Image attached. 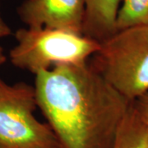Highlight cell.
I'll list each match as a JSON object with an SVG mask.
<instances>
[{"instance_id": "obj_3", "label": "cell", "mask_w": 148, "mask_h": 148, "mask_svg": "<svg viewBox=\"0 0 148 148\" xmlns=\"http://www.w3.org/2000/svg\"><path fill=\"white\" fill-rule=\"evenodd\" d=\"M15 39L11 63L35 75L63 65L86 64L101 48V43L83 34L49 28H20Z\"/></svg>"}, {"instance_id": "obj_6", "label": "cell", "mask_w": 148, "mask_h": 148, "mask_svg": "<svg viewBox=\"0 0 148 148\" xmlns=\"http://www.w3.org/2000/svg\"><path fill=\"white\" fill-rule=\"evenodd\" d=\"M83 35L102 43L117 32L116 19L122 0H85Z\"/></svg>"}, {"instance_id": "obj_1", "label": "cell", "mask_w": 148, "mask_h": 148, "mask_svg": "<svg viewBox=\"0 0 148 148\" xmlns=\"http://www.w3.org/2000/svg\"><path fill=\"white\" fill-rule=\"evenodd\" d=\"M38 108L63 148H110L132 102L88 63L35 75Z\"/></svg>"}, {"instance_id": "obj_11", "label": "cell", "mask_w": 148, "mask_h": 148, "mask_svg": "<svg viewBox=\"0 0 148 148\" xmlns=\"http://www.w3.org/2000/svg\"><path fill=\"white\" fill-rule=\"evenodd\" d=\"M7 60V56L4 53V50L0 46V66H2L3 64H4Z\"/></svg>"}, {"instance_id": "obj_2", "label": "cell", "mask_w": 148, "mask_h": 148, "mask_svg": "<svg viewBox=\"0 0 148 148\" xmlns=\"http://www.w3.org/2000/svg\"><path fill=\"white\" fill-rule=\"evenodd\" d=\"M89 64L129 101L148 92V25L123 29L104 42Z\"/></svg>"}, {"instance_id": "obj_10", "label": "cell", "mask_w": 148, "mask_h": 148, "mask_svg": "<svg viewBox=\"0 0 148 148\" xmlns=\"http://www.w3.org/2000/svg\"><path fill=\"white\" fill-rule=\"evenodd\" d=\"M12 34V30L8 27V25L3 21L2 16L0 15V39L3 37L8 36Z\"/></svg>"}, {"instance_id": "obj_5", "label": "cell", "mask_w": 148, "mask_h": 148, "mask_svg": "<svg viewBox=\"0 0 148 148\" xmlns=\"http://www.w3.org/2000/svg\"><path fill=\"white\" fill-rule=\"evenodd\" d=\"M85 0H25L17 8L30 28H49L83 34Z\"/></svg>"}, {"instance_id": "obj_9", "label": "cell", "mask_w": 148, "mask_h": 148, "mask_svg": "<svg viewBox=\"0 0 148 148\" xmlns=\"http://www.w3.org/2000/svg\"><path fill=\"white\" fill-rule=\"evenodd\" d=\"M132 106L140 119L148 127V92L132 101Z\"/></svg>"}, {"instance_id": "obj_4", "label": "cell", "mask_w": 148, "mask_h": 148, "mask_svg": "<svg viewBox=\"0 0 148 148\" xmlns=\"http://www.w3.org/2000/svg\"><path fill=\"white\" fill-rule=\"evenodd\" d=\"M34 86L0 78V148H63L48 123L38 120Z\"/></svg>"}, {"instance_id": "obj_8", "label": "cell", "mask_w": 148, "mask_h": 148, "mask_svg": "<svg viewBox=\"0 0 148 148\" xmlns=\"http://www.w3.org/2000/svg\"><path fill=\"white\" fill-rule=\"evenodd\" d=\"M146 25H148V0H122L117 15V32Z\"/></svg>"}, {"instance_id": "obj_7", "label": "cell", "mask_w": 148, "mask_h": 148, "mask_svg": "<svg viewBox=\"0 0 148 148\" xmlns=\"http://www.w3.org/2000/svg\"><path fill=\"white\" fill-rule=\"evenodd\" d=\"M110 148H148V127L132 105L118 128Z\"/></svg>"}]
</instances>
